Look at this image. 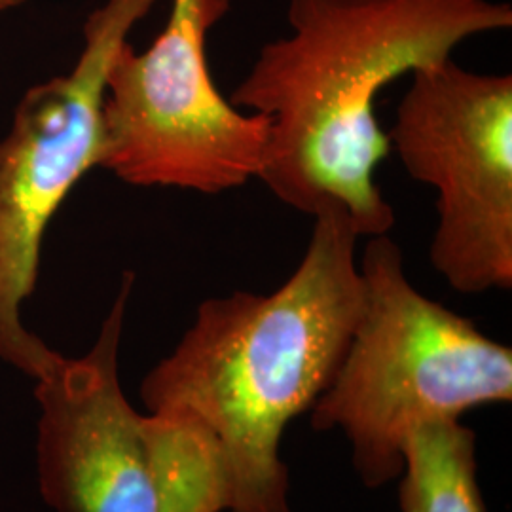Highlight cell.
<instances>
[{"mask_svg": "<svg viewBox=\"0 0 512 512\" xmlns=\"http://www.w3.org/2000/svg\"><path fill=\"white\" fill-rule=\"evenodd\" d=\"M387 139L437 192L433 268L463 294L512 287V76L452 57L418 69Z\"/></svg>", "mask_w": 512, "mask_h": 512, "instance_id": "cell-5", "label": "cell"}, {"mask_svg": "<svg viewBox=\"0 0 512 512\" xmlns=\"http://www.w3.org/2000/svg\"><path fill=\"white\" fill-rule=\"evenodd\" d=\"M162 492V512H228L230 494L219 448L202 427L147 414Z\"/></svg>", "mask_w": 512, "mask_h": 512, "instance_id": "cell-9", "label": "cell"}, {"mask_svg": "<svg viewBox=\"0 0 512 512\" xmlns=\"http://www.w3.org/2000/svg\"><path fill=\"white\" fill-rule=\"evenodd\" d=\"M133 283L126 272L92 349L35 382L38 490L54 512H162L147 416L118 376Z\"/></svg>", "mask_w": 512, "mask_h": 512, "instance_id": "cell-7", "label": "cell"}, {"mask_svg": "<svg viewBox=\"0 0 512 512\" xmlns=\"http://www.w3.org/2000/svg\"><path fill=\"white\" fill-rule=\"evenodd\" d=\"M23 2L27 0H0V14L6 12V10H12V8H18Z\"/></svg>", "mask_w": 512, "mask_h": 512, "instance_id": "cell-10", "label": "cell"}, {"mask_svg": "<svg viewBox=\"0 0 512 512\" xmlns=\"http://www.w3.org/2000/svg\"><path fill=\"white\" fill-rule=\"evenodd\" d=\"M357 241L346 217H315L279 289L203 300L141 384L148 414L190 421L215 440L228 512H291L281 439L329 387L348 348L363 302Z\"/></svg>", "mask_w": 512, "mask_h": 512, "instance_id": "cell-2", "label": "cell"}, {"mask_svg": "<svg viewBox=\"0 0 512 512\" xmlns=\"http://www.w3.org/2000/svg\"><path fill=\"white\" fill-rule=\"evenodd\" d=\"M154 2L107 0L93 10L71 73L29 88L0 139V361L35 382L61 357L21 321L37 287L42 238L76 183L99 167L110 61Z\"/></svg>", "mask_w": 512, "mask_h": 512, "instance_id": "cell-6", "label": "cell"}, {"mask_svg": "<svg viewBox=\"0 0 512 512\" xmlns=\"http://www.w3.org/2000/svg\"><path fill=\"white\" fill-rule=\"evenodd\" d=\"M287 21L291 33L262 46L228 97L270 118L258 181L311 219L346 217L359 239L389 234L395 211L374 179L391 152L378 95L469 38L511 29V4L289 0Z\"/></svg>", "mask_w": 512, "mask_h": 512, "instance_id": "cell-1", "label": "cell"}, {"mask_svg": "<svg viewBox=\"0 0 512 512\" xmlns=\"http://www.w3.org/2000/svg\"><path fill=\"white\" fill-rule=\"evenodd\" d=\"M359 272V317L311 425L340 429L363 484L380 488L401 475L404 442L421 423L511 403L512 349L420 293L389 234L368 238Z\"/></svg>", "mask_w": 512, "mask_h": 512, "instance_id": "cell-3", "label": "cell"}, {"mask_svg": "<svg viewBox=\"0 0 512 512\" xmlns=\"http://www.w3.org/2000/svg\"><path fill=\"white\" fill-rule=\"evenodd\" d=\"M476 473L473 429L459 420L421 423L403 446L401 512H486Z\"/></svg>", "mask_w": 512, "mask_h": 512, "instance_id": "cell-8", "label": "cell"}, {"mask_svg": "<svg viewBox=\"0 0 512 512\" xmlns=\"http://www.w3.org/2000/svg\"><path fill=\"white\" fill-rule=\"evenodd\" d=\"M232 0H173L145 52L128 40L105 78L99 167L141 188L217 196L258 179L270 118L236 109L217 90L207 35Z\"/></svg>", "mask_w": 512, "mask_h": 512, "instance_id": "cell-4", "label": "cell"}]
</instances>
